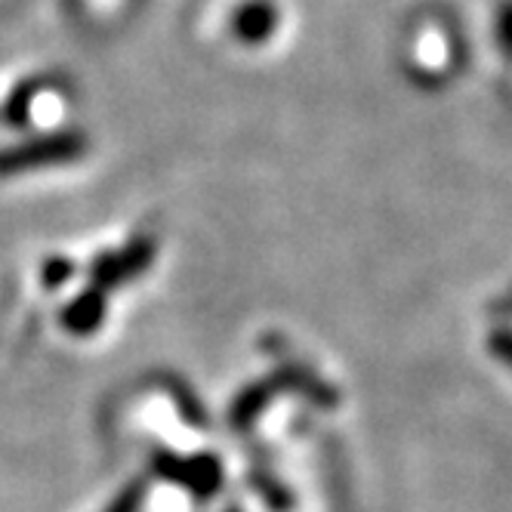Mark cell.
I'll list each match as a JSON object with an SVG mask.
<instances>
[{
  "label": "cell",
  "mask_w": 512,
  "mask_h": 512,
  "mask_svg": "<svg viewBox=\"0 0 512 512\" xmlns=\"http://www.w3.org/2000/svg\"><path fill=\"white\" fill-rule=\"evenodd\" d=\"M84 145L87 142L78 133H53V136L31 139L25 145H16V149L0 152V176L22 173V170H31V167L75 161V158L84 155Z\"/></svg>",
  "instance_id": "obj_1"
},
{
  "label": "cell",
  "mask_w": 512,
  "mask_h": 512,
  "mask_svg": "<svg viewBox=\"0 0 512 512\" xmlns=\"http://www.w3.org/2000/svg\"><path fill=\"white\" fill-rule=\"evenodd\" d=\"M155 469H158V475H164V479L186 485L189 491H198V494H210L219 485V463L213 457L179 460L173 454H161L155 460Z\"/></svg>",
  "instance_id": "obj_2"
},
{
  "label": "cell",
  "mask_w": 512,
  "mask_h": 512,
  "mask_svg": "<svg viewBox=\"0 0 512 512\" xmlns=\"http://www.w3.org/2000/svg\"><path fill=\"white\" fill-rule=\"evenodd\" d=\"M149 260H152L149 244H139V247L121 253V256H102V260L93 266V278H96L99 287H115L124 278H133L139 269L149 266Z\"/></svg>",
  "instance_id": "obj_3"
},
{
  "label": "cell",
  "mask_w": 512,
  "mask_h": 512,
  "mask_svg": "<svg viewBox=\"0 0 512 512\" xmlns=\"http://www.w3.org/2000/svg\"><path fill=\"white\" fill-rule=\"evenodd\" d=\"M105 318V300L99 290H90V294H81L75 303H71L65 312H62V321L68 331L75 334H93L96 327L102 324Z\"/></svg>",
  "instance_id": "obj_4"
},
{
  "label": "cell",
  "mask_w": 512,
  "mask_h": 512,
  "mask_svg": "<svg viewBox=\"0 0 512 512\" xmlns=\"http://www.w3.org/2000/svg\"><path fill=\"white\" fill-rule=\"evenodd\" d=\"M275 28V13L263 4H253V7H244L238 13V34L244 41H266Z\"/></svg>",
  "instance_id": "obj_5"
},
{
  "label": "cell",
  "mask_w": 512,
  "mask_h": 512,
  "mask_svg": "<svg viewBox=\"0 0 512 512\" xmlns=\"http://www.w3.org/2000/svg\"><path fill=\"white\" fill-rule=\"evenodd\" d=\"M142 497H145V482H133L112 500V506L102 509V512H139Z\"/></svg>",
  "instance_id": "obj_6"
}]
</instances>
